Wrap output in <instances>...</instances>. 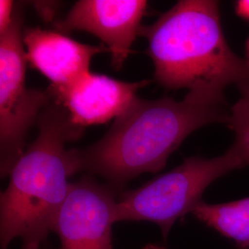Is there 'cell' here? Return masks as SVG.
I'll return each mask as SVG.
<instances>
[{"label":"cell","instance_id":"13","mask_svg":"<svg viewBox=\"0 0 249 249\" xmlns=\"http://www.w3.org/2000/svg\"><path fill=\"white\" fill-rule=\"evenodd\" d=\"M56 5L55 2H35L36 10L46 21L53 19L56 13Z\"/></svg>","mask_w":249,"mask_h":249},{"label":"cell","instance_id":"10","mask_svg":"<svg viewBox=\"0 0 249 249\" xmlns=\"http://www.w3.org/2000/svg\"><path fill=\"white\" fill-rule=\"evenodd\" d=\"M191 213L206 226L233 241L238 249H249V197L217 204L201 201Z\"/></svg>","mask_w":249,"mask_h":249},{"label":"cell","instance_id":"11","mask_svg":"<svg viewBox=\"0 0 249 249\" xmlns=\"http://www.w3.org/2000/svg\"><path fill=\"white\" fill-rule=\"evenodd\" d=\"M228 127L234 133L231 148L236 152L243 167L249 166V99H239L231 107Z\"/></svg>","mask_w":249,"mask_h":249},{"label":"cell","instance_id":"15","mask_svg":"<svg viewBox=\"0 0 249 249\" xmlns=\"http://www.w3.org/2000/svg\"><path fill=\"white\" fill-rule=\"evenodd\" d=\"M142 249H165L162 247H160L158 245H153V244H149L147 246H145Z\"/></svg>","mask_w":249,"mask_h":249},{"label":"cell","instance_id":"14","mask_svg":"<svg viewBox=\"0 0 249 249\" xmlns=\"http://www.w3.org/2000/svg\"><path fill=\"white\" fill-rule=\"evenodd\" d=\"M235 14L239 18L249 21V0H238L234 5Z\"/></svg>","mask_w":249,"mask_h":249},{"label":"cell","instance_id":"2","mask_svg":"<svg viewBox=\"0 0 249 249\" xmlns=\"http://www.w3.org/2000/svg\"><path fill=\"white\" fill-rule=\"evenodd\" d=\"M139 36L154 80L167 89L223 90L234 85L249 99V62L231 50L223 34L220 5L214 0H180Z\"/></svg>","mask_w":249,"mask_h":249},{"label":"cell","instance_id":"16","mask_svg":"<svg viewBox=\"0 0 249 249\" xmlns=\"http://www.w3.org/2000/svg\"><path fill=\"white\" fill-rule=\"evenodd\" d=\"M246 51H247V57H248V61L249 62V38L247 42V45H246Z\"/></svg>","mask_w":249,"mask_h":249},{"label":"cell","instance_id":"1","mask_svg":"<svg viewBox=\"0 0 249 249\" xmlns=\"http://www.w3.org/2000/svg\"><path fill=\"white\" fill-rule=\"evenodd\" d=\"M230 115L223 90H189L181 101L137 96L98 142L67 150L66 165L71 177L96 175L118 191L144 173L160 172L190 134L207 124H227Z\"/></svg>","mask_w":249,"mask_h":249},{"label":"cell","instance_id":"8","mask_svg":"<svg viewBox=\"0 0 249 249\" xmlns=\"http://www.w3.org/2000/svg\"><path fill=\"white\" fill-rule=\"evenodd\" d=\"M150 82H125L89 72L68 88L47 90L67 109L72 123L84 127L105 124L124 114L137 97V91Z\"/></svg>","mask_w":249,"mask_h":249},{"label":"cell","instance_id":"6","mask_svg":"<svg viewBox=\"0 0 249 249\" xmlns=\"http://www.w3.org/2000/svg\"><path fill=\"white\" fill-rule=\"evenodd\" d=\"M116 192L88 174L71 183L53 227L59 249H114Z\"/></svg>","mask_w":249,"mask_h":249},{"label":"cell","instance_id":"5","mask_svg":"<svg viewBox=\"0 0 249 249\" xmlns=\"http://www.w3.org/2000/svg\"><path fill=\"white\" fill-rule=\"evenodd\" d=\"M23 12L16 4L8 32L0 36V168L1 177L22 156L28 130L53 101L48 90L25 85L26 53L22 42Z\"/></svg>","mask_w":249,"mask_h":249},{"label":"cell","instance_id":"3","mask_svg":"<svg viewBox=\"0 0 249 249\" xmlns=\"http://www.w3.org/2000/svg\"><path fill=\"white\" fill-rule=\"evenodd\" d=\"M37 122L36 141L15 163L1 192V249L18 238L22 249H42L69 193L66 143L79 139L83 127L73 124L67 109L53 100Z\"/></svg>","mask_w":249,"mask_h":249},{"label":"cell","instance_id":"9","mask_svg":"<svg viewBox=\"0 0 249 249\" xmlns=\"http://www.w3.org/2000/svg\"><path fill=\"white\" fill-rule=\"evenodd\" d=\"M27 62L52 82L51 90L65 89L89 71L90 61L108 50L105 45L81 44L59 32L38 27L23 28Z\"/></svg>","mask_w":249,"mask_h":249},{"label":"cell","instance_id":"12","mask_svg":"<svg viewBox=\"0 0 249 249\" xmlns=\"http://www.w3.org/2000/svg\"><path fill=\"white\" fill-rule=\"evenodd\" d=\"M16 4L14 1H0V36L6 34L11 25L15 12Z\"/></svg>","mask_w":249,"mask_h":249},{"label":"cell","instance_id":"4","mask_svg":"<svg viewBox=\"0 0 249 249\" xmlns=\"http://www.w3.org/2000/svg\"><path fill=\"white\" fill-rule=\"evenodd\" d=\"M243 168L230 148L214 157H189L169 172L133 190L121 192L115 210V222H150L160 228L164 240L174 224L202 200L205 190L232 170Z\"/></svg>","mask_w":249,"mask_h":249},{"label":"cell","instance_id":"7","mask_svg":"<svg viewBox=\"0 0 249 249\" xmlns=\"http://www.w3.org/2000/svg\"><path fill=\"white\" fill-rule=\"evenodd\" d=\"M146 0H80L54 28L62 34L84 31L107 45L112 65L119 71L131 53L146 14Z\"/></svg>","mask_w":249,"mask_h":249}]
</instances>
